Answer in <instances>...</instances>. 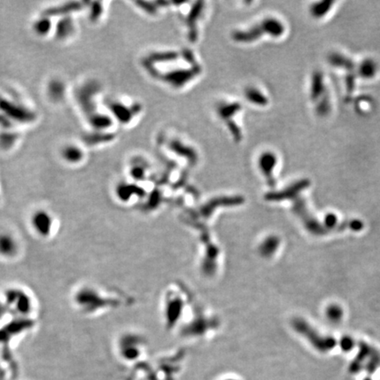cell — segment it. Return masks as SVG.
<instances>
[{
  "label": "cell",
  "mask_w": 380,
  "mask_h": 380,
  "mask_svg": "<svg viewBox=\"0 0 380 380\" xmlns=\"http://www.w3.org/2000/svg\"><path fill=\"white\" fill-rule=\"evenodd\" d=\"M328 60L330 62V64L337 67L346 68L350 70V69H353L355 66L353 61L341 53H332L331 55L328 57Z\"/></svg>",
  "instance_id": "19"
},
{
  "label": "cell",
  "mask_w": 380,
  "mask_h": 380,
  "mask_svg": "<svg viewBox=\"0 0 380 380\" xmlns=\"http://www.w3.org/2000/svg\"><path fill=\"white\" fill-rule=\"evenodd\" d=\"M108 111L114 121H117L123 125H128L141 112V106L138 104L128 105L126 102L120 101V99H117L110 102Z\"/></svg>",
  "instance_id": "7"
},
{
  "label": "cell",
  "mask_w": 380,
  "mask_h": 380,
  "mask_svg": "<svg viewBox=\"0 0 380 380\" xmlns=\"http://www.w3.org/2000/svg\"><path fill=\"white\" fill-rule=\"evenodd\" d=\"M378 72V64L373 59H365L359 67V73L365 79H372Z\"/></svg>",
  "instance_id": "20"
},
{
  "label": "cell",
  "mask_w": 380,
  "mask_h": 380,
  "mask_svg": "<svg viewBox=\"0 0 380 380\" xmlns=\"http://www.w3.org/2000/svg\"><path fill=\"white\" fill-rule=\"evenodd\" d=\"M28 224L34 235L42 240H49L57 233V219L44 208L34 210L29 216Z\"/></svg>",
  "instance_id": "5"
},
{
  "label": "cell",
  "mask_w": 380,
  "mask_h": 380,
  "mask_svg": "<svg viewBox=\"0 0 380 380\" xmlns=\"http://www.w3.org/2000/svg\"><path fill=\"white\" fill-rule=\"evenodd\" d=\"M245 96L248 101L255 105L264 107L268 103L267 97L262 93H260V91L257 90L253 87H249L248 89H246Z\"/></svg>",
  "instance_id": "18"
},
{
  "label": "cell",
  "mask_w": 380,
  "mask_h": 380,
  "mask_svg": "<svg viewBox=\"0 0 380 380\" xmlns=\"http://www.w3.org/2000/svg\"><path fill=\"white\" fill-rule=\"evenodd\" d=\"M4 305L7 313H13L19 318H29L35 308L34 297L21 287H9L5 290Z\"/></svg>",
  "instance_id": "3"
},
{
  "label": "cell",
  "mask_w": 380,
  "mask_h": 380,
  "mask_svg": "<svg viewBox=\"0 0 380 380\" xmlns=\"http://www.w3.org/2000/svg\"><path fill=\"white\" fill-rule=\"evenodd\" d=\"M201 72L198 65L193 66L191 69L188 70H177L174 72H166L165 74H160L158 77L163 81L170 84L173 87H183L185 84L188 83L191 79L199 74Z\"/></svg>",
  "instance_id": "8"
},
{
  "label": "cell",
  "mask_w": 380,
  "mask_h": 380,
  "mask_svg": "<svg viewBox=\"0 0 380 380\" xmlns=\"http://www.w3.org/2000/svg\"><path fill=\"white\" fill-rule=\"evenodd\" d=\"M325 93L323 75L320 72H314L312 79V87H311V98L313 101H316L319 97Z\"/></svg>",
  "instance_id": "15"
},
{
  "label": "cell",
  "mask_w": 380,
  "mask_h": 380,
  "mask_svg": "<svg viewBox=\"0 0 380 380\" xmlns=\"http://www.w3.org/2000/svg\"><path fill=\"white\" fill-rule=\"evenodd\" d=\"M62 160L70 166H79L86 160L85 148L78 143H68L60 150Z\"/></svg>",
  "instance_id": "10"
},
{
  "label": "cell",
  "mask_w": 380,
  "mask_h": 380,
  "mask_svg": "<svg viewBox=\"0 0 380 380\" xmlns=\"http://www.w3.org/2000/svg\"><path fill=\"white\" fill-rule=\"evenodd\" d=\"M0 116L9 125H29L36 119V114L28 106L17 99L0 94ZM14 128V127H13Z\"/></svg>",
  "instance_id": "2"
},
{
  "label": "cell",
  "mask_w": 380,
  "mask_h": 380,
  "mask_svg": "<svg viewBox=\"0 0 380 380\" xmlns=\"http://www.w3.org/2000/svg\"><path fill=\"white\" fill-rule=\"evenodd\" d=\"M169 146L170 149L173 152H175V153H177L182 157H185L188 161H190V163H192V164H195L198 160V156L196 154L195 150H193L191 147L185 146L177 140H173L170 143Z\"/></svg>",
  "instance_id": "13"
},
{
  "label": "cell",
  "mask_w": 380,
  "mask_h": 380,
  "mask_svg": "<svg viewBox=\"0 0 380 380\" xmlns=\"http://www.w3.org/2000/svg\"><path fill=\"white\" fill-rule=\"evenodd\" d=\"M330 109H331V107H330L329 99L328 97H325V98L322 99V101L317 106L316 112L319 116L325 117V116H327L329 113Z\"/></svg>",
  "instance_id": "23"
},
{
  "label": "cell",
  "mask_w": 380,
  "mask_h": 380,
  "mask_svg": "<svg viewBox=\"0 0 380 380\" xmlns=\"http://www.w3.org/2000/svg\"><path fill=\"white\" fill-rule=\"evenodd\" d=\"M203 2H196L195 5L193 6L191 11L188 14V19H187V23H188V29H189V40H191L192 42H195L197 38V30L196 28V20L198 19L200 15H201V12L203 11Z\"/></svg>",
  "instance_id": "12"
},
{
  "label": "cell",
  "mask_w": 380,
  "mask_h": 380,
  "mask_svg": "<svg viewBox=\"0 0 380 380\" xmlns=\"http://www.w3.org/2000/svg\"><path fill=\"white\" fill-rule=\"evenodd\" d=\"M227 127L229 128L230 131L232 133V135L234 136V140L236 142H241V128L238 127V125L234 123L233 121L230 120L227 122Z\"/></svg>",
  "instance_id": "24"
},
{
  "label": "cell",
  "mask_w": 380,
  "mask_h": 380,
  "mask_svg": "<svg viewBox=\"0 0 380 380\" xmlns=\"http://www.w3.org/2000/svg\"><path fill=\"white\" fill-rule=\"evenodd\" d=\"M73 301L77 308L86 314H96L115 307L117 300L97 288L89 285L79 287L76 290Z\"/></svg>",
  "instance_id": "1"
},
{
  "label": "cell",
  "mask_w": 380,
  "mask_h": 380,
  "mask_svg": "<svg viewBox=\"0 0 380 380\" xmlns=\"http://www.w3.org/2000/svg\"><path fill=\"white\" fill-rule=\"evenodd\" d=\"M285 31L284 26L278 19H266L249 30L236 31L233 34V39L236 42H251L261 37L262 34H269L272 37H280Z\"/></svg>",
  "instance_id": "4"
},
{
  "label": "cell",
  "mask_w": 380,
  "mask_h": 380,
  "mask_svg": "<svg viewBox=\"0 0 380 380\" xmlns=\"http://www.w3.org/2000/svg\"><path fill=\"white\" fill-rule=\"evenodd\" d=\"M19 139L18 133L12 128L4 129V131L0 133V148L7 151L15 144L16 141Z\"/></svg>",
  "instance_id": "16"
},
{
  "label": "cell",
  "mask_w": 380,
  "mask_h": 380,
  "mask_svg": "<svg viewBox=\"0 0 380 380\" xmlns=\"http://www.w3.org/2000/svg\"><path fill=\"white\" fill-rule=\"evenodd\" d=\"M55 22L53 18L46 14H42L37 19L34 20L32 24V30L34 34L39 37L44 38L54 33Z\"/></svg>",
  "instance_id": "11"
},
{
  "label": "cell",
  "mask_w": 380,
  "mask_h": 380,
  "mask_svg": "<svg viewBox=\"0 0 380 380\" xmlns=\"http://www.w3.org/2000/svg\"><path fill=\"white\" fill-rule=\"evenodd\" d=\"M277 158L274 153L272 152H264L259 158V166L262 171V173L266 175L267 178H271L273 169L276 165Z\"/></svg>",
  "instance_id": "14"
},
{
  "label": "cell",
  "mask_w": 380,
  "mask_h": 380,
  "mask_svg": "<svg viewBox=\"0 0 380 380\" xmlns=\"http://www.w3.org/2000/svg\"><path fill=\"white\" fill-rule=\"evenodd\" d=\"M77 33V24L73 16L60 17L55 22L54 36L60 42L72 39Z\"/></svg>",
  "instance_id": "9"
},
{
  "label": "cell",
  "mask_w": 380,
  "mask_h": 380,
  "mask_svg": "<svg viewBox=\"0 0 380 380\" xmlns=\"http://www.w3.org/2000/svg\"><path fill=\"white\" fill-rule=\"evenodd\" d=\"M22 252V244L19 236L11 230L0 231V259L14 261Z\"/></svg>",
  "instance_id": "6"
},
{
  "label": "cell",
  "mask_w": 380,
  "mask_h": 380,
  "mask_svg": "<svg viewBox=\"0 0 380 380\" xmlns=\"http://www.w3.org/2000/svg\"><path fill=\"white\" fill-rule=\"evenodd\" d=\"M339 313H341V312L338 311L337 309H332L331 311H330L329 316H330V318H335V320H338V318H340V316H341V314Z\"/></svg>",
  "instance_id": "25"
},
{
  "label": "cell",
  "mask_w": 380,
  "mask_h": 380,
  "mask_svg": "<svg viewBox=\"0 0 380 380\" xmlns=\"http://www.w3.org/2000/svg\"><path fill=\"white\" fill-rule=\"evenodd\" d=\"M87 12H88V19L91 22H98L102 19L104 12H105V6L102 2H94L90 3L87 2Z\"/></svg>",
  "instance_id": "17"
},
{
  "label": "cell",
  "mask_w": 380,
  "mask_h": 380,
  "mask_svg": "<svg viewBox=\"0 0 380 380\" xmlns=\"http://www.w3.org/2000/svg\"><path fill=\"white\" fill-rule=\"evenodd\" d=\"M333 4L334 2L329 0L315 3L311 8V13L315 18H321L324 15H326V13H328L329 10L331 9Z\"/></svg>",
  "instance_id": "22"
},
{
  "label": "cell",
  "mask_w": 380,
  "mask_h": 380,
  "mask_svg": "<svg viewBox=\"0 0 380 380\" xmlns=\"http://www.w3.org/2000/svg\"><path fill=\"white\" fill-rule=\"evenodd\" d=\"M241 110V104L235 102V103H231V104H226V105L219 107L218 111H219V117L226 122H228L232 117H234V115H236Z\"/></svg>",
  "instance_id": "21"
}]
</instances>
